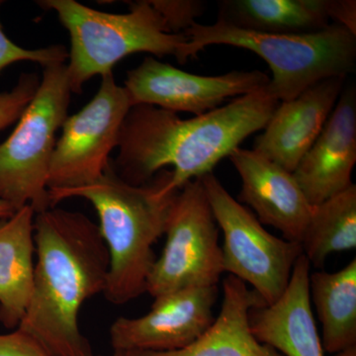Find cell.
<instances>
[{
    "label": "cell",
    "mask_w": 356,
    "mask_h": 356,
    "mask_svg": "<svg viewBox=\"0 0 356 356\" xmlns=\"http://www.w3.org/2000/svg\"><path fill=\"white\" fill-rule=\"evenodd\" d=\"M219 229L225 273L252 285L262 305L280 298L288 286L302 248L273 236L252 211L238 202L213 173L201 177Z\"/></svg>",
    "instance_id": "52a82bcc"
},
{
    "label": "cell",
    "mask_w": 356,
    "mask_h": 356,
    "mask_svg": "<svg viewBox=\"0 0 356 356\" xmlns=\"http://www.w3.org/2000/svg\"><path fill=\"white\" fill-rule=\"evenodd\" d=\"M37 3L57 14L69 32L67 72L72 93L83 92L86 81L113 72L115 65L133 54L173 56L181 65L188 60L186 35L168 32L149 0L129 2L127 13L96 10L76 0H43Z\"/></svg>",
    "instance_id": "277c9868"
},
{
    "label": "cell",
    "mask_w": 356,
    "mask_h": 356,
    "mask_svg": "<svg viewBox=\"0 0 356 356\" xmlns=\"http://www.w3.org/2000/svg\"><path fill=\"white\" fill-rule=\"evenodd\" d=\"M146 292L153 298L191 287L217 286L224 271L219 227L201 178L178 191Z\"/></svg>",
    "instance_id": "ba28073f"
},
{
    "label": "cell",
    "mask_w": 356,
    "mask_h": 356,
    "mask_svg": "<svg viewBox=\"0 0 356 356\" xmlns=\"http://www.w3.org/2000/svg\"><path fill=\"white\" fill-rule=\"evenodd\" d=\"M270 77L261 70H234L222 76L189 74L154 57L129 70L123 88L131 106L152 105L200 116L221 107L229 98L266 88Z\"/></svg>",
    "instance_id": "30bf717a"
},
{
    "label": "cell",
    "mask_w": 356,
    "mask_h": 356,
    "mask_svg": "<svg viewBox=\"0 0 356 356\" xmlns=\"http://www.w3.org/2000/svg\"><path fill=\"white\" fill-rule=\"evenodd\" d=\"M217 286L191 287L154 298L139 318L120 317L110 327L114 353L172 351L195 341L214 322Z\"/></svg>",
    "instance_id": "8fae6325"
},
{
    "label": "cell",
    "mask_w": 356,
    "mask_h": 356,
    "mask_svg": "<svg viewBox=\"0 0 356 356\" xmlns=\"http://www.w3.org/2000/svg\"><path fill=\"white\" fill-rule=\"evenodd\" d=\"M332 356H356V346L339 351Z\"/></svg>",
    "instance_id": "4316f807"
},
{
    "label": "cell",
    "mask_w": 356,
    "mask_h": 356,
    "mask_svg": "<svg viewBox=\"0 0 356 356\" xmlns=\"http://www.w3.org/2000/svg\"><path fill=\"white\" fill-rule=\"evenodd\" d=\"M187 58L212 44H227L257 54L268 65L273 79L266 90L277 102H288L331 77H346L356 69V35L332 23L311 34H269L242 29L218 19L194 23L184 32Z\"/></svg>",
    "instance_id": "5b68a950"
},
{
    "label": "cell",
    "mask_w": 356,
    "mask_h": 356,
    "mask_svg": "<svg viewBox=\"0 0 356 356\" xmlns=\"http://www.w3.org/2000/svg\"><path fill=\"white\" fill-rule=\"evenodd\" d=\"M172 34H184L205 11L200 0H149Z\"/></svg>",
    "instance_id": "603a6c76"
},
{
    "label": "cell",
    "mask_w": 356,
    "mask_h": 356,
    "mask_svg": "<svg viewBox=\"0 0 356 356\" xmlns=\"http://www.w3.org/2000/svg\"><path fill=\"white\" fill-rule=\"evenodd\" d=\"M332 21L356 35L355 0H332Z\"/></svg>",
    "instance_id": "d4e9b609"
},
{
    "label": "cell",
    "mask_w": 356,
    "mask_h": 356,
    "mask_svg": "<svg viewBox=\"0 0 356 356\" xmlns=\"http://www.w3.org/2000/svg\"><path fill=\"white\" fill-rule=\"evenodd\" d=\"M344 86L346 77H331L280 103L252 149L294 172L329 120Z\"/></svg>",
    "instance_id": "4fadbf2b"
},
{
    "label": "cell",
    "mask_w": 356,
    "mask_h": 356,
    "mask_svg": "<svg viewBox=\"0 0 356 356\" xmlns=\"http://www.w3.org/2000/svg\"><path fill=\"white\" fill-rule=\"evenodd\" d=\"M257 302L245 282L228 275L222 282L219 316L195 341L177 350L119 353L122 356H283L252 334L248 313Z\"/></svg>",
    "instance_id": "2e32d148"
},
{
    "label": "cell",
    "mask_w": 356,
    "mask_h": 356,
    "mask_svg": "<svg viewBox=\"0 0 356 356\" xmlns=\"http://www.w3.org/2000/svg\"><path fill=\"white\" fill-rule=\"evenodd\" d=\"M310 269L302 254L280 298L270 305L257 302L248 313L255 339L283 356H324L309 293Z\"/></svg>",
    "instance_id": "9a60e30c"
},
{
    "label": "cell",
    "mask_w": 356,
    "mask_h": 356,
    "mask_svg": "<svg viewBox=\"0 0 356 356\" xmlns=\"http://www.w3.org/2000/svg\"><path fill=\"white\" fill-rule=\"evenodd\" d=\"M15 211L10 204L0 199V221H3L7 218L13 216Z\"/></svg>",
    "instance_id": "484cf974"
},
{
    "label": "cell",
    "mask_w": 356,
    "mask_h": 356,
    "mask_svg": "<svg viewBox=\"0 0 356 356\" xmlns=\"http://www.w3.org/2000/svg\"><path fill=\"white\" fill-rule=\"evenodd\" d=\"M35 215L26 205L0 221V322L7 329L19 327L32 297Z\"/></svg>",
    "instance_id": "e0dca14e"
},
{
    "label": "cell",
    "mask_w": 356,
    "mask_h": 356,
    "mask_svg": "<svg viewBox=\"0 0 356 356\" xmlns=\"http://www.w3.org/2000/svg\"><path fill=\"white\" fill-rule=\"evenodd\" d=\"M172 170H163L145 184H129L112 161L92 184L49 191L51 207L70 198H83L95 207L100 234L109 254L105 298L123 305L146 292L154 257L153 247L165 235L178 191L168 188Z\"/></svg>",
    "instance_id": "3957f363"
},
{
    "label": "cell",
    "mask_w": 356,
    "mask_h": 356,
    "mask_svg": "<svg viewBox=\"0 0 356 356\" xmlns=\"http://www.w3.org/2000/svg\"><path fill=\"white\" fill-rule=\"evenodd\" d=\"M34 240V286L18 329L50 356H92L79 315L106 287L109 254L98 225L83 213L53 207L35 215Z\"/></svg>",
    "instance_id": "7a4b0ae2"
},
{
    "label": "cell",
    "mask_w": 356,
    "mask_h": 356,
    "mask_svg": "<svg viewBox=\"0 0 356 356\" xmlns=\"http://www.w3.org/2000/svg\"><path fill=\"white\" fill-rule=\"evenodd\" d=\"M332 0H222L218 19L269 34H311L332 24Z\"/></svg>",
    "instance_id": "ac0fdd59"
},
{
    "label": "cell",
    "mask_w": 356,
    "mask_h": 356,
    "mask_svg": "<svg viewBox=\"0 0 356 356\" xmlns=\"http://www.w3.org/2000/svg\"><path fill=\"white\" fill-rule=\"evenodd\" d=\"M72 93L67 64L44 67L34 97L0 144V199L16 211L30 205L38 214L53 208L49 170Z\"/></svg>",
    "instance_id": "8992f818"
},
{
    "label": "cell",
    "mask_w": 356,
    "mask_h": 356,
    "mask_svg": "<svg viewBox=\"0 0 356 356\" xmlns=\"http://www.w3.org/2000/svg\"><path fill=\"white\" fill-rule=\"evenodd\" d=\"M280 102L266 88L240 96L200 116L181 119L175 112L135 105L122 124L114 170L129 184L140 185L172 166L168 188L179 191L264 130Z\"/></svg>",
    "instance_id": "6da1fadb"
},
{
    "label": "cell",
    "mask_w": 356,
    "mask_h": 356,
    "mask_svg": "<svg viewBox=\"0 0 356 356\" xmlns=\"http://www.w3.org/2000/svg\"><path fill=\"white\" fill-rule=\"evenodd\" d=\"M0 356H50L32 337L15 329L0 334Z\"/></svg>",
    "instance_id": "cb8c5ba5"
},
{
    "label": "cell",
    "mask_w": 356,
    "mask_h": 356,
    "mask_svg": "<svg viewBox=\"0 0 356 356\" xmlns=\"http://www.w3.org/2000/svg\"><path fill=\"white\" fill-rule=\"evenodd\" d=\"M95 97L63 124L51 156L49 191L79 188L96 181L108 168L122 124L131 109L127 92L113 72L102 76Z\"/></svg>",
    "instance_id": "9c48e42d"
},
{
    "label": "cell",
    "mask_w": 356,
    "mask_h": 356,
    "mask_svg": "<svg viewBox=\"0 0 356 356\" xmlns=\"http://www.w3.org/2000/svg\"><path fill=\"white\" fill-rule=\"evenodd\" d=\"M356 163V91L344 88L329 120L293 172L311 205L353 185Z\"/></svg>",
    "instance_id": "5bb4252c"
},
{
    "label": "cell",
    "mask_w": 356,
    "mask_h": 356,
    "mask_svg": "<svg viewBox=\"0 0 356 356\" xmlns=\"http://www.w3.org/2000/svg\"><path fill=\"white\" fill-rule=\"evenodd\" d=\"M36 74H22L11 90L0 92V132L18 121L39 88Z\"/></svg>",
    "instance_id": "7402d4cb"
},
{
    "label": "cell",
    "mask_w": 356,
    "mask_h": 356,
    "mask_svg": "<svg viewBox=\"0 0 356 356\" xmlns=\"http://www.w3.org/2000/svg\"><path fill=\"white\" fill-rule=\"evenodd\" d=\"M229 158L242 180L240 201L254 210L262 224L281 232L285 240L301 243L313 205L293 172L254 149L238 147Z\"/></svg>",
    "instance_id": "7c38bea8"
},
{
    "label": "cell",
    "mask_w": 356,
    "mask_h": 356,
    "mask_svg": "<svg viewBox=\"0 0 356 356\" xmlns=\"http://www.w3.org/2000/svg\"><path fill=\"white\" fill-rule=\"evenodd\" d=\"M302 254L321 266L334 252L356 247V186L313 206L301 243Z\"/></svg>",
    "instance_id": "ffe728a7"
},
{
    "label": "cell",
    "mask_w": 356,
    "mask_h": 356,
    "mask_svg": "<svg viewBox=\"0 0 356 356\" xmlns=\"http://www.w3.org/2000/svg\"><path fill=\"white\" fill-rule=\"evenodd\" d=\"M309 293L322 325L324 350L334 355L356 346V259L337 273H310Z\"/></svg>",
    "instance_id": "d6986e66"
},
{
    "label": "cell",
    "mask_w": 356,
    "mask_h": 356,
    "mask_svg": "<svg viewBox=\"0 0 356 356\" xmlns=\"http://www.w3.org/2000/svg\"><path fill=\"white\" fill-rule=\"evenodd\" d=\"M67 58L69 51L63 44H53L34 50L22 48L8 38L0 22V74L15 63L33 62L46 67L51 65L65 64Z\"/></svg>",
    "instance_id": "44dd1931"
},
{
    "label": "cell",
    "mask_w": 356,
    "mask_h": 356,
    "mask_svg": "<svg viewBox=\"0 0 356 356\" xmlns=\"http://www.w3.org/2000/svg\"><path fill=\"white\" fill-rule=\"evenodd\" d=\"M109 356H122V355H121V353H114L113 355H111Z\"/></svg>",
    "instance_id": "83f0119b"
}]
</instances>
